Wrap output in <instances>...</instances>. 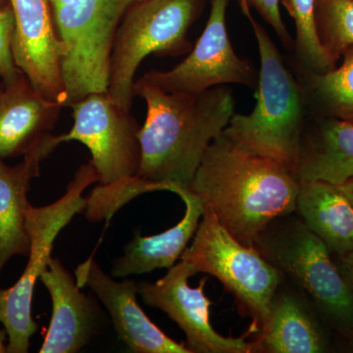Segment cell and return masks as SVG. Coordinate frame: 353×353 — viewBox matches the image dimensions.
<instances>
[{
  "label": "cell",
  "instance_id": "cell-26",
  "mask_svg": "<svg viewBox=\"0 0 353 353\" xmlns=\"http://www.w3.org/2000/svg\"><path fill=\"white\" fill-rule=\"evenodd\" d=\"M338 187L343 192V194L347 197L353 208V178L350 179L347 182L343 183V185H338Z\"/></svg>",
  "mask_w": 353,
  "mask_h": 353
},
{
  "label": "cell",
  "instance_id": "cell-10",
  "mask_svg": "<svg viewBox=\"0 0 353 353\" xmlns=\"http://www.w3.org/2000/svg\"><path fill=\"white\" fill-rule=\"evenodd\" d=\"M210 2L205 29L189 57L169 71H150L143 79L168 92L196 94L230 83L256 88L259 74L248 60L236 54L228 34L229 0Z\"/></svg>",
  "mask_w": 353,
  "mask_h": 353
},
{
  "label": "cell",
  "instance_id": "cell-17",
  "mask_svg": "<svg viewBox=\"0 0 353 353\" xmlns=\"http://www.w3.org/2000/svg\"><path fill=\"white\" fill-rule=\"evenodd\" d=\"M59 145L57 136L50 134L15 166H9L0 157V275L13 256L29 255L26 212L31 203L28 192L32 181L39 176L43 160Z\"/></svg>",
  "mask_w": 353,
  "mask_h": 353
},
{
  "label": "cell",
  "instance_id": "cell-15",
  "mask_svg": "<svg viewBox=\"0 0 353 353\" xmlns=\"http://www.w3.org/2000/svg\"><path fill=\"white\" fill-rule=\"evenodd\" d=\"M63 106L43 97L24 74L0 81V157H24L51 134Z\"/></svg>",
  "mask_w": 353,
  "mask_h": 353
},
{
  "label": "cell",
  "instance_id": "cell-4",
  "mask_svg": "<svg viewBox=\"0 0 353 353\" xmlns=\"http://www.w3.org/2000/svg\"><path fill=\"white\" fill-rule=\"evenodd\" d=\"M260 57L256 105L248 115L234 114L223 134L245 152L296 169L306 128L308 101L297 74L285 64L266 30L253 18Z\"/></svg>",
  "mask_w": 353,
  "mask_h": 353
},
{
  "label": "cell",
  "instance_id": "cell-14",
  "mask_svg": "<svg viewBox=\"0 0 353 353\" xmlns=\"http://www.w3.org/2000/svg\"><path fill=\"white\" fill-rule=\"evenodd\" d=\"M77 284L94 292L108 309L114 329L125 345L136 353H190L153 324L137 301L138 285L132 280L118 282L104 273L92 257L79 265Z\"/></svg>",
  "mask_w": 353,
  "mask_h": 353
},
{
  "label": "cell",
  "instance_id": "cell-28",
  "mask_svg": "<svg viewBox=\"0 0 353 353\" xmlns=\"http://www.w3.org/2000/svg\"><path fill=\"white\" fill-rule=\"evenodd\" d=\"M6 331L0 329V353L7 352V345H6Z\"/></svg>",
  "mask_w": 353,
  "mask_h": 353
},
{
  "label": "cell",
  "instance_id": "cell-24",
  "mask_svg": "<svg viewBox=\"0 0 353 353\" xmlns=\"http://www.w3.org/2000/svg\"><path fill=\"white\" fill-rule=\"evenodd\" d=\"M15 17L10 4L0 9V81L11 83L22 72L16 66L12 52Z\"/></svg>",
  "mask_w": 353,
  "mask_h": 353
},
{
  "label": "cell",
  "instance_id": "cell-1",
  "mask_svg": "<svg viewBox=\"0 0 353 353\" xmlns=\"http://www.w3.org/2000/svg\"><path fill=\"white\" fill-rule=\"evenodd\" d=\"M134 94L146 105L139 132L138 178L176 194L190 189L208 146L234 116L233 94L226 85L196 94L168 92L143 77L134 83Z\"/></svg>",
  "mask_w": 353,
  "mask_h": 353
},
{
  "label": "cell",
  "instance_id": "cell-20",
  "mask_svg": "<svg viewBox=\"0 0 353 353\" xmlns=\"http://www.w3.org/2000/svg\"><path fill=\"white\" fill-rule=\"evenodd\" d=\"M301 181L341 185L353 178V124L328 118L304 131L296 164Z\"/></svg>",
  "mask_w": 353,
  "mask_h": 353
},
{
  "label": "cell",
  "instance_id": "cell-8",
  "mask_svg": "<svg viewBox=\"0 0 353 353\" xmlns=\"http://www.w3.org/2000/svg\"><path fill=\"white\" fill-rule=\"evenodd\" d=\"M143 0H50L63 44L62 76L73 103L108 92L114 37L127 11Z\"/></svg>",
  "mask_w": 353,
  "mask_h": 353
},
{
  "label": "cell",
  "instance_id": "cell-29",
  "mask_svg": "<svg viewBox=\"0 0 353 353\" xmlns=\"http://www.w3.org/2000/svg\"><path fill=\"white\" fill-rule=\"evenodd\" d=\"M9 0H0V9L3 8L6 6H8Z\"/></svg>",
  "mask_w": 353,
  "mask_h": 353
},
{
  "label": "cell",
  "instance_id": "cell-11",
  "mask_svg": "<svg viewBox=\"0 0 353 353\" xmlns=\"http://www.w3.org/2000/svg\"><path fill=\"white\" fill-rule=\"evenodd\" d=\"M199 272L189 262L168 269L166 275L155 283L138 285V292L146 305L164 311L185 334V347L190 353H250V341L243 338L221 336L211 325V301L204 292L206 278L197 288H192L189 279Z\"/></svg>",
  "mask_w": 353,
  "mask_h": 353
},
{
  "label": "cell",
  "instance_id": "cell-22",
  "mask_svg": "<svg viewBox=\"0 0 353 353\" xmlns=\"http://www.w3.org/2000/svg\"><path fill=\"white\" fill-rule=\"evenodd\" d=\"M296 24V52L297 68L326 73L336 67V60L324 48L318 34L315 0H281Z\"/></svg>",
  "mask_w": 353,
  "mask_h": 353
},
{
  "label": "cell",
  "instance_id": "cell-7",
  "mask_svg": "<svg viewBox=\"0 0 353 353\" xmlns=\"http://www.w3.org/2000/svg\"><path fill=\"white\" fill-rule=\"evenodd\" d=\"M97 175L88 162L77 171L66 192L58 201L43 208L30 204L26 212V228L30 239L29 261L19 280L9 289H0V323L6 328L7 353H27L30 341L38 331V324L32 315V294L37 281L48 269L53 243L58 234L83 212L87 197L83 194Z\"/></svg>",
  "mask_w": 353,
  "mask_h": 353
},
{
  "label": "cell",
  "instance_id": "cell-9",
  "mask_svg": "<svg viewBox=\"0 0 353 353\" xmlns=\"http://www.w3.org/2000/svg\"><path fill=\"white\" fill-rule=\"evenodd\" d=\"M181 259L217 278L234 296L241 314L252 319L248 334L261 328L283 275L254 246L241 243L204 209L194 241Z\"/></svg>",
  "mask_w": 353,
  "mask_h": 353
},
{
  "label": "cell",
  "instance_id": "cell-18",
  "mask_svg": "<svg viewBox=\"0 0 353 353\" xmlns=\"http://www.w3.org/2000/svg\"><path fill=\"white\" fill-rule=\"evenodd\" d=\"M176 194L185 204L183 219L176 226L154 236L134 234L132 240L125 246L124 254L114 262L111 270L113 278L150 273L158 268L169 269L181 259L188 243L196 234L204 205L190 189L179 190Z\"/></svg>",
  "mask_w": 353,
  "mask_h": 353
},
{
  "label": "cell",
  "instance_id": "cell-2",
  "mask_svg": "<svg viewBox=\"0 0 353 353\" xmlns=\"http://www.w3.org/2000/svg\"><path fill=\"white\" fill-rule=\"evenodd\" d=\"M296 169L243 150L224 134L208 146L190 190L245 245L281 216L296 212Z\"/></svg>",
  "mask_w": 353,
  "mask_h": 353
},
{
  "label": "cell",
  "instance_id": "cell-21",
  "mask_svg": "<svg viewBox=\"0 0 353 353\" xmlns=\"http://www.w3.org/2000/svg\"><path fill=\"white\" fill-rule=\"evenodd\" d=\"M343 57L338 68L326 73L297 68V76L305 88L307 101L318 102L330 118L353 124V46Z\"/></svg>",
  "mask_w": 353,
  "mask_h": 353
},
{
  "label": "cell",
  "instance_id": "cell-27",
  "mask_svg": "<svg viewBox=\"0 0 353 353\" xmlns=\"http://www.w3.org/2000/svg\"><path fill=\"white\" fill-rule=\"evenodd\" d=\"M340 260L353 284V252L347 256L343 257V259H340Z\"/></svg>",
  "mask_w": 353,
  "mask_h": 353
},
{
  "label": "cell",
  "instance_id": "cell-12",
  "mask_svg": "<svg viewBox=\"0 0 353 353\" xmlns=\"http://www.w3.org/2000/svg\"><path fill=\"white\" fill-rule=\"evenodd\" d=\"M15 17L12 52L16 66L37 90L67 106L68 94L62 76L63 44L50 0H9Z\"/></svg>",
  "mask_w": 353,
  "mask_h": 353
},
{
  "label": "cell",
  "instance_id": "cell-13",
  "mask_svg": "<svg viewBox=\"0 0 353 353\" xmlns=\"http://www.w3.org/2000/svg\"><path fill=\"white\" fill-rule=\"evenodd\" d=\"M340 343L312 299L283 276L252 352L328 353Z\"/></svg>",
  "mask_w": 353,
  "mask_h": 353
},
{
  "label": "cell",
  "instance_id": "cell-6",
  "mask_svg": "<svg viewBox=\"0 0 353 353\" xmlns=\"http://www.w3.org/2000/svg\"><path fill=\"white\" fill-rule=\"evenodd\" d=\"M205 0H143L125 14L109 61L108 94L131 111L134 76L148 55L178 57L190 50L188 32Z\"/></svg>",
  "mask_w": 353,
  "mask_h": 353
},
{
  "label": "cell",
  "instance_id": "cell-25",
  "mask_svg": "<svg viewBox=\"0 0 353 353\" xmlns=\"http://www.w3.org/2000/svg\"><path fill=\"white\" fill-rule=\"evenodd\" d=\"M241 11L245 16L252 14V9L259 12L265 22L271 26L272 29L284 43L288 50H294V39L288 32L282 15H281V0H238Z\"/></svg>",
  "mask_w": 353,
  "mask_h": 353
},
{
  "label": "cell",
  "instance_id": "cell-5",
  "mask_svg": "<svg viewBox=\"0 0 353 353\" xmlns=\"http://www.w3.org/2000/svg\"><path fill=\"white\" fill-rule=\"evenodd\" d=\"M252 246L314 303L341 345L353 352V284L340 259L296 212L262 230Z\"/></svg>",
  "mask_w": 353,
  "mask_h": 353
},
{
  "label": "cell",
  "instance_id": "cell-23",
  "mask_svg": "<svg viewBox=\"0 0 353 353\" xmlns=\"http://www.w3.org/2000/svg\"><path fill=\"white\" fill-rule=\"evenodd\" d=\"M318 34L338 61L353 46V0H315Z\"/></svg>",
  "mask_w": 353,
  "mask_h": 353
},
{
  "label": "cell",
  "instance_id": "cell-19",
  "mask_svg": "<svg viewBox=\"0 0 353 353\" xmlns=\"http://www.w3.org/2000/svg\"><path fill=\"white\" fill-rule=\"evenodd\" d=\"M296 213L339 259L353 252V208L338 185L301 181Z\"/></svg>",
  "mask_w": 353,
  "mask_h": 353
},
{
  "label": "cell",
  "instance_id": "cell-16",
  "mask_svg": "<svg viewBox=\"0 0 353 353\" xmlns=\"http://www.w3.org/2000/svg\"><path fill=\"white\" fill-rule=\"evenodd\" d=\"M39 280L50 292L52 316L41 353H75L94 338L97 311L81 292L76 278L59 259H52Z\"/></svg>",
  "mask_w": 353,
  "mask_h": 353
},
{
  "label": "cell",
  "instance_id": "cell-3",
  "mask_svg": "<svg viewBox=\"0 0 353 353\" xmlns=\"http://www.w3.org/2000/svg\"><path fill=\"white\" fill-rule=\"evenodd\" d=\"M68 108L73 110V127L57 136V143L75 141L88 148L99 185L87 197L83 211L90 222L109 220L134 197L152 192V187L138 178L141 126L108 92L85 95Z\"/></svg>",
  "mask_w": 353,
  "mask_h": 353
}]
</instances>
